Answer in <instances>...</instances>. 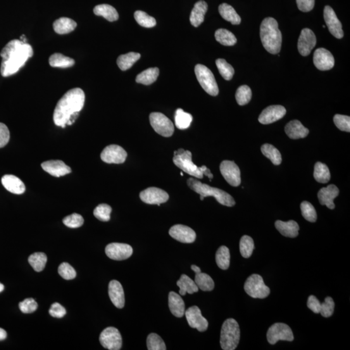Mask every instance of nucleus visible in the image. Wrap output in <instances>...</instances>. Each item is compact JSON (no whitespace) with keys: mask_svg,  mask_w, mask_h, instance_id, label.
I'll return each mask as SVG.
<instances>
[{"mask_svg":"<svg viewBox=\"0 0 350 350\" xmlns=\"http://www.w3.org/2000/svg\"><path fill=\"white\" fill-rule=\"evenodd\" d=\"M260 37L262 44L268 53L274 55L280 53L282 36L278 21L275 18L268 17L262 21Z\"/></svg>","mask_w":350,"mask_h":350,"instance_id":"obj_3","label":"nucleus"},{"mask_svg":"<svg viewBox=\"0 0 350 350\" xmlns=\"http://www.w3.org/2000/svg\"><path fill=\"white\" fill-rule=\"evenodd\" d=\"M85 101V94L79 88L69 90L59 100L53 113L55 124L65 128L72 125L82 111Z\"/></svg>","mask_w":350,"mask_h":350,"instance_id":"obj_1","label":"nucleus"},{"mask_svg":"<svg viewBox=\"0 0 350 350\" xmlns=\"http://www.w3.org/2000/svg\"><path fill=\"white\" fill-rule=\"evenodd\" d=\"M2 58L1 74L7 77L17 73L33 56L32 47L20 40L7 43L0 53Z\"/></svg>","mask_w":350,"mask_h":350,"instance_id":"obj_2","label":"nucleus"},{"mask_svg":"<svg viewBox=\"0 0 350 350\" xmlns=\"http://www.w3.org/2000/svg\"><path fill=\"white\" fill-rule=\"evenodd\" d=\"M220 171L223 177L230 185L237 187L240 184V172L239 167L233 161L225 160L221 163Z\"/></svg>","mask_w":350,"mask_h":350,"instance_id":"obj_12","label":"nucleus"},{"mask_svg":"<svg viewBox=\"0 0 350 350\" xmlns=\"http://www.w3.org/2000/svg\"><path fill=\"white\" fill-rule=\"evenodd\" d=\"M10 139V132L8 127L4 123H0V148L8 144Z\"/></svg>","mask_w":350,"mask_h":350,"instance_id":"obj_56","label":"nucleus"},{"mask_svg":"<svg viewBox=\"0 0 350 350\" xmlns=\"http://www.w3.org/2000/svg\"><path fill=\"white\" fill-rule=\"evenodd\" d=\"M266 338L269 343L273 345L279 340L291 342L294 340V335L289 326L284 323H275L269 328Z\"/></svg>","mask_w":350,"mask_h":350,"instance_id":"obj_10","label":"nucleus"},{"mask_svg":"<svg viewBox=\"0 0 350 350\" xmlns=\"http://www.w3.org/2000/svg\"><path fill=\"white\" fill-rule=\"evenodd\" d=\"M50 66L54 68H67L75 64V61L61 53H54L49 57Z\"/></svg>","mask_w":350,"mask_h":350,"instance_id":"obj_36","label":"nucleus"},{"mask_svg":"<svg viewBox=\"0 0 350 350\" xmlns=\"http://www.w3.org/2000/svg\"><path fill=\"white\" fill-rule=\"evenodd\" d=\"M147 349L149 350H166L165 342L158 335L151 333L147 339Z\"/></svg>","mask_w":350,"mask_h":350,"instance_id":"obj_49","label":"nucleus"},{"mask_svg":"<svg viewBox=\"0 0 350 350\" xmlns=\"http://www.w3.org/2000/svg\"><path fill=\"white\" fill-rule=\"evenodd\" d=\"M216 261L217 265L222 270H227L230 263V254L228 248L221 246L216 252Z\"/></svg>","mask_w":350,"mask_h":350,"instance_id":"obj_38","label":"nucleus"},{"mask_svg":"<svg viewBox=\"0 0 350 350\" xmlns=\"http://www.w3.org/2000/svg\"><path fill=\"white\" fill-rule=\"evenodd\" d=\"M109 294L111 301L117 308L121 309L125 306V294L122 285L117 280L109 283Z\"/></svg>","mask_w":350,"mask_h":350,"instance_id":"obj_24","label":"nucleus"},{"mask_svg":"<svg viewBox=\"0 0 350 350\" xmlns=\"http://www.w3.org/2000/svg\"><path fill=\"white\" fill-rule=\"evenodd\" d=\"M77 27V23L71 19L62 17L53 23V29L57 34L64 35L72 32Z\"/></svg>","mask_w":350,"mask_h":350,"instance_id":"obj_30","label":"nucleus"},{"mask_svg":"<svg viewBox=\"0 0 350 350\" xmlns=\"http://www.w3.org/2000/svg\"><path fill=\"white\" fill-rule=\"evenodd\" d=\"M111 212L112 208L110 206L106 204H101L95 208L94 215L97 220L107 222L111 220Z\"/></svg>","mask_w":350,"mask_h":350,"instance_id":"obj_50","label":"nucleus"},{"mask_svg":"<svg viewBox=\"0 0 350 350\" xmlns=\"http://www.w3.org/2000/svg\"><path fill=\"white\" fill-rule=\"evenodd\" d=\"M244 289L248 295L254 299H265L271 293V290L264 283L263 278L256 274L247 278Z\"/></svg>","mask_w":350,"mask_h":350,"instance_id":"obj_8","label":"nucleus"},{"mask_svg":"<svg viewBox=\"0 0 350 350\" xmlns=\"http://www.w3.org/2000/svg\"><path fill=\"white\" fill-rule=\"evenodd\" d=\"M314 177L318 182L322 184L329 182L331 174L328 167L322 163H316L314 170Z\"/></svg>","mask_w":350,"mask_h":350,"instance_id":"obj_42","label":"nucleus"},{"mask_svg":"<svg viewBox=\"0 0 350 350\" xmlns=\"http://www.w3.org/2000/svg\"><path fill=\"white\" fill-rule=\"evenodd\" d=\"M286 114V109L282 105L269 106L264 109L259 116V123L263 125L276 122L282 119Z\"/></svg>","mask_w":350,"mask_h":350,"instance_id":"obj_21","label":"nucleus"},{"mask_svg":"<svg viewBox=\"0 0 350 350\" xmlns=\"http://www.w3.org/2000/svg\"><path fill=\"white\" fill-rule=\"evenodd\" d=\"M58 272L61 277L66 280L74 279L77 275L75 269L68 263H61L59 266Z\"/></svg>","mask_w":350,"mask_h":350,"instance_id":"obj_53","label":"nucleus"},{"mask_svg":"<svg viewBox=\"0 0 350 350\" xmlns=\"http://www.w3.org/2000/svg\"><path fill=\"white\" fill-rule=\"evenodd\" d=\"M315 0H297L298 8L302 12H309L313 10Z\"/></svg>","mask_w":350,"mask_h":350,"instance_id":"obj_58","label":"nucleus"},{"mask_svg":"<svg viewBox=\"0 0 350 350\" xmlns=\"http://www.w3.org/2000/svg\"><path fill=\"white\" fill-rule=\"evenodd\" d=\"M251 88L247 85L240 86L235 93V99L239 105L244 106L249 103L252 98Z\"/></svg>","mask_w":350,"mask_h":350,"instance_id":"obj_45","label":"nucleus"},{"mask_svg":"<svg viewBox=\"0 0 350 350\" xmlns=\"http://www.w3.org/2000/svg\"><path fill=\"white\" fill-rule=\"evenodd\" d=\"M192 157L191 152L179 149L178 151L174 152L173 163L176 166L184 172L187 173L188 175L200 178V179L203 178L204 175H206L211 181L213 175L211 174L210 170L205 166H202L200 168L197 167L193 163Z\"/></svg>","mask_w":350,"mask_h":350,"instance_id":"obj_4","label":"nucleus"},{"mask_svg":"<svg viewBox=\"0 0 350 350\" xmlns=\"http://www.w3.org/2000/svg\"><path fill=\"white\" fill-rule=\"evenodd\" d=\"M100 343L104 348L120 350L122 347V337L116 328L109 327L101 332L99 337Z\"/></svg>","mask_w":350,"mask_h":350,"instance_id":"obj_11","label":"nucleus"},{"mask_svg":"<svg viewBox=\"0 0 350 350\" xmlns=\"http://www.w3.org/2000/svg\"><path fill=\"white\" fill-rule=\"evenodd\" d=\"M187 184L190 189L201 195V201L205 197H213L219 203L222 205L232 207L235 205V202L233 197L228 193L218 188L212 187L206 184H203L199 180L190 178L187 181Z\"/></svg>","mask_w":350,"mask_h":350,"instance_id":"obj_5","label":"nucleus"},{"mask_svg":"<svg viewBox=\"0 0 350 350\" xmlns=\"http://www.w3.org/2000/svg\"><path fill=\"white\" fill-rule=\"evenodd\" d=\"M285 131L288 137L293 140L306 138L309 132L308 128L299 120H292L288 123L285 126Z\"/></svg>","mask_w":350,"mask_h":350,"instance_id":"obj_26","label":"nucleus"},{"mask_svg":"<svg viewBox=\"0 0 350 350\" xmlns=\"http://www.w3.org/2000/svg\"><path fill=\"white\" fill-rule=\"evenodd\" d=\"M333 121L336 127L340 130L345 132H350V118L349 116L336 114L333 118Z\"/></svg>","mask_w":350,"mask_h":350,"instance_id":"obj_54","label":"nucleus"},{"mask_svg":"<svg viewBox=\"0 0 350 350\" xmlns=\"http://www.w3.org/2000/svg\"><path fill=\"white\" fill-rule=\"evenodd\" d=\"M177 285L180 288L179 293L182 296H184L186 293L192 294L199 291V288L195 281L185 275L181 276Z\"/></svg>","mask_w":350,"mask_h":350,"instance_id":"obj_31","label":"nucleus"},{"mask_svg":"<svg viewBox=\"0 0 350 350\" xmlns=\"http://www.w3.org/2000/svg\"><path fill=\"white\" fill-rule=\"evenodd\" d=\"M94 13L97 16H103L109 21L118 20L119 14L114 7L108 4L99 5L94 7Z\"/></svg>","mask_w":350,"mask_h":350,"instance_id":"obj_32","label":"nucleus"},{"mask_svg":"<svg viewBox=\"0 0 350 350\" xmlns=\"http://www.w3.org/2000/svg\"><path fill=\"white\" fill-rule=\"evenodd\" d=\"M191 268H192V270L194 271L195 274L201 273V268H200L199 267V266L193 265H192Z\"/></svg>","mask_w":350,"mask_h":350,"instance_id":"obj_61","label":"nucleus"},{"mask_svg":"<svg viewBox=\"0 0 350 350\" xmlns=\"http://www.w3.org/2000/svg\"><path fill=\"white\" fill-rule=\"evenodd\" d=\"M7 332L2 328H0V340H3L6 339Z\"/></svg>","mask_w":350,"mask_h":350,"instance_id":"obj_60","label":"nucleus"},{"mask_svg":"<svg viewBox=\"0 0 350 350\" xmlns=\"http://www.w3.org/2000/svg\"><path fill=\"white\" fill-rule=\"evenodd\" d=\"M302 216L309 222L315 223L317 220V214L314 206L308 201L302 202L301 204Z\"/></svg>","mask_w":350,"mask_h":350,"instance_id":"obj_48","label":"nucleus"},{"mask_svg":"<svg viewBox=\"0 0 350 350\" xmlns=\"http://www.w3.org/2000/svg\"><path fill=\"white\" fill-rule=\"evenodd\" d=\"M208 11V4L204 1L197 2L190 15V22L195 28L199 27L204 20V16Z\"/></svg>","mask_w":350,"mask_h":350,"instance_id":"obj_28","label":"nucleus"},{"mask_svg":"<svg viewBox=\"0 0 350 350\" xmlns=\"http://www.w3.org/2000/svg\"><path fill=\"white\" fill-rule=\"evenodd\" d=\"M149 120L152 127L158 134L164 137H170L173 134V123L163 113H152L150 114Z\"/></svg>","mask_w":350,"mask_h":350,"instance_id":"obj_9","label":"nucleus"},{"mask_svg":"<svg viewBox=\"0 0 350 350\" xmlns=\"http://www.w3.org/2000/svg\"><path fill=\"white\" fill-rule=\"evenodd\" d=\"M42 168L46 172L56 177H63L71 172L70 167L61 160H49L41 164Z\"/></svg>","mask_w":350,"mask_h":350,"instance_id":"obj_23","label":"nucleus"},{"mask_svg":"<svg viewBox=\"0 0 350 350\" xmlns=\"http://www.w3.org/2000/svg\"><path fill=\"white\" fill-rule=\"evenodd\" d=\"M49 313L50 315L56 318H63L66 315V311L65 308L60 304L54 303L51 305Z\"/></svg>","mask_w":350,"mask_h":350,"instance_id":"obj_57","label":"nucleus"},{"mask_svg":"<svg viewBox=\"0 0 350 350\" xmlns=\"http://www.w3.org/2000/svg\"><path fill=\"white\" fill-rule=\"evenodd\" d=\"M307 305H308V308L311 309L313 313H320L321 303L313 295L309 296Z\"/></svg>","mask_w":350,"mask_h":350,"instance_id":"obj_59","label":"nucleus"},{"mask_svg":"<svg viewBox=\"0 0 350 350\" xmlns=\"http://www.w3.org/2000/svg\"><path fill=\"white\" fill-rule=\"evenodd\" d=\"M169 308L176 317L182 318L185 314V304L179 294L175 292L169 294Z\"/></svg>","mask_w":350,"mask_h":350,"instance_id":"obj_27","label":"nucleus"},{"mask_svg":"<svg viewBox=\"0 0 350 350\" xmlns=\"http://www.w3.org/2000/svg\"><path fill=\"white\" fill-rule=\"evenodd\" d=\"M2 183L7 191L12 194L21 195L25 191V186L20 178L13 175H6L2 178Z\"/></svg>","mask_w":350,"mask_h":350,"instance_id":"obj_25","label":"nucleus"},{"mask_svg":"<svg viewBox=\"0 0 350 350\" xmlns=\"http://www.w3.org/2000/svg\"><path fill=\"white\" fill-rule=\"evenodd\" d=\"M171 237L183 244H192L196 239V233L191 228L182 225L173 226L169 231Z\"/></svg>","mask_w":350,"mask_h":350,"instance_id":"obj_20","label":"nucleus"},{"mask_svg":"<svg viewBox=\"0 0 350 350\" xmlns=\"http://www.w3.org/2000/svg\"><path fill=\"white\" fill-rule=\"evenodd\" d=\"M339 194V190L336 185L331 184L328 187H323L318 193V198L321 205H325L328 208L333 209L335 208L334 199Z\"/></svg>","mask_w":350,"mask_h":350,"instance_id":"obj_22","label":"nucleus"},{"mask_svg":"<svg viewBox=\"0 0 350 350\" xmlns=\"http://www.w3.org/2000/svg\"><path fill=\"white\" fill-rule=\"evenodd\" d=\"M240 329L239 325L233 318H228L221 328L220 343L224 350H234L239 344Z\"/></svg>","mask_w":350,"mask_h":350,"instance_id":"obj_6","label":"nucleus"},{"mask_svg":"<svg viewBox=\"0 0 350 350\" xmlns=\"http://www.w3.org/2000/svg\"><path fill=\"white\" fill-rule=\"evenodd\" d=\"M195 73L197 80L204 91L210 96H218L220 90L211 71L202 64H197L195 67Z\"/></svg>","mask_w":350,"mask_h":350,"instance_id":"obj_7","label":"nucleus"},{"mask_svg":"<svg viewBox=\"0 0 350 350\" xmlns=\"http://www.w3.org/2000/svg\"><path fill=\"white\" fill-rule=\"evenodd\" d=\"M219 11H220L221 16L225 20L230 21L233 25L240 24L241 19L235 9L230 5L227 4H221L219 7Z\"/></svg>","mask_w":350,"mask_h":350,"instance_id":"obj_33","label":"nucleus"},{"mask_svg":"<svg viewBox=\"0 0 350 350\" xmlns=\"http://www.w3.org/2000/svg\"><path fill=\"white\" fill-rule=\"evenodd\" d=\"M315 67L321 71L330 70L335 65V59L330 51L325 48L316 50L313 56Z\"/></svg>","mask_w":350,"mask_h":350,"instance_id":"obj_19","label":"nucleus"},{"mask_svg":"<svg viewBox=\"0 0 350 350\" xmlns=\"http://www.w3.org/2000/svg\"><path fill=\"white\" fill-rule=\"evenodd\" d=\"M19 308L23 313H32L37 310L38 304L33 299H27L19 304Z\"/></svg>","mask_w":350,"mask_h":350,"instance_id":"obj_55","label":"nucleus"},{"mask_svg":"<svg viewBox=\"0 0 350 350\" xmlns=\"http://www.w3.org/2000/svg\"><path fill=\"white\" fill-rule=\"evenodd\" d=\"M140 197L145 203L156 204L158 206L165 203L169 200L168 193L155 187H149L144 190L140 193Z\"/></svg>","mask_w":350,"mask_h":350,"instance_id":"obj_16","label":"nucleus"},{"mask_svg":"<svg viewBox=\"0 0 350 350\" xmlns=\"http://www.w3.org/2000/svg\"><path fill=\"white\" fill-rule=\"evenodd\" d=\"M275 227L283 236L294 238L299 235L300 227L296 221H289L283 222L280 220L276 221Z\"/></svg>","mask_w":350,"mask_h":350,"instance_id":"obj_29","label":"nucleus"},{"mask_svg":"<svg viewBox=\"0 0 350 350\" xmlns=\"http://www.w3.org/2000/svg\"><path fill=\"white\" fill-rule=\"evenodd\" d=\"M335 302L332 298L326 297L325 302L321 304L320 313L325 318H329L334 313Z\"/></svg>","mask_w":350,"mask_h":350,"instance_id":"obj_52","label":"nucleus"},{"mask_svg":"<svg viewBox=\"0 0 350 350\" xmlns=\"http://www.w3.org/2000/svg\"><path fill=\"white\" fill-rule=\"evenodd\" d=\"M63 223L69 228H77L83 226L84 219L79 214L73 213L64 218Z\"/></svg>","mask_w":350,"mask_h":350,"instance_id":"obj_51","label":"nucleus"},{"mask_svg":"<svg viewBox=\"0 0 350 350\" xmlns=\"http://www.w3.org/2000/svg\"><path fill=\"white\" fill-rule=\"evenodd\" d=\"M105 253L109 258L113 260H125L132 256L133 249L129 245L113 243L107 245Z\"/></svg>","mask_w":350,"mask_h":350,"instance_id":"obj_14","label":"nucleus"},{"mask_svg":"<svg viewBox=\"0 0 350 350\" xmlns=\"http://www.w3.org/2000/svg\"><path fill=\"white\" fill-rule=\"evenodd\" d=\"M158 68H151L142 71L137 75L136 82L140 84L150 85L156 82L159 75Z\"/></svg>","mask_w":350,"mask_h":350,"instance_id":"obj_34","label":"nucleus"},{"mask_svg":"<svg viewBox=\"0 0 350 350\" xmlns=\"http://www.w3.org/2000/svg\"><path fill=\"white\" fill-rule=\"evenodd\" d=\"M193 117L191 114L185 113L182 109L176 111L175 116V125L178 129L184 130L191 125Z\"/></svg>","mask_w":350,"mask_h":350,"instance_id":"obj_41","label":"nucleus"},{"mask_svg":"<svg viewBox=\"0 0 350 350\" xmlns=\"http://www.w3.org/2000/svg\"><path fill=\"white\" fill-rule=\"evenodd\" d=\"M240 252L244 258H249L252 256L254 249L253 239L249 235H244L240 240Z\"/></svg>","mask_w":350,"mask_h":350,"instance_id":"obj_44","label":"nucleus"},{"mask_svg":"<svg viewBox=\"0 0 350 350\" xmlns=\"http://www.w3.org/2000/svg\"><path fill=\"white\" fill-rule=\"evenodd\" d=\"M324 18L331 34L337 39H342L344 37L342 23L338 19L334 10L330 6L325 7L324 10Z\"/></svg>","mask_w":350,"mask_h":350,"instance_id":"obj_17","label":"nucleus"},{"mask_svg":"<svg viewBox=\"0 0 350 350\" xmlns=\"http://www.w3.org/2000/svg\"><path fill=\"white\" fill-rule=\"evenodd\" d=\"M261 150L263 155L270 159L274 165L278 166L282 163V155L280 151L273 145L264 144L262 145Z\"/></svg>","mask_w":350,"mask_h":350,"instance_id":"obj_40","label":"nucleus"},{"mask_svg":"<svg viewBox=\"0 0 350 350\" xmlns=\"http://www.w3.org/2000/svg\"><path fill=\"white\" fill-rule=\"evenodd\" d=\"M28 261L35 271L41 272L46 266L47 256L42 252H36L29 257Z\"/></svg>","mask_w":350,"mask_h":350,"instance_id":"obj_43","label":"nucleus"},{"mask_svg":"<svg viewBox=\"0 0 350 350\" xmlns=\"http://www.w3.org/2000/svg\"><path fill=\"white\" fill-rule=\"evenodd\" d=\"M134 18L138 23H139V25L144 28H151L156 25L155 19L148 15L144 11H136L134 13Z\"/></svg>","mask_w":350,"mask_h":350,"instance_id":"obj_47","label":"nucleus"},{"mask_svg":"<svg viewBox=\"0 0 350 350\" xmlns=\"http://www.w3.org/2000/svg\"><path fill=\"white\" fill-rule=\"evenodd\" d=\"M140 57L141 55L134 52L121 55L117 59V64L121 70L126 71L132 67L136 62L139 60Z\"/></svg>","mask_w":350,"mask_h":350,"instance_id":"obj_35","label":"nucleus"},{"mask_svg":"<svg viewBox=\"0 0 350 350\" xmlns=\"http://www.w3.org/2000/svg\"><path fill=\"white\" fill-rule=\"evenodd\" d=\"M217 67L220 71V74L225 80L232 79L234 75V69L223 59H219L216 60Z\"/></svg>","mask_w":350,"mask_h":350,"instance_id":"obj_46","label":"nucleus"},{"mask_svg":"<svg viewBox=\"0 0 350 350\" xmlns=\"http://www.w3.org/2000/svg\"><path fill=\"white\" fill-rule=\"evenodd\" d=\"M185 317L190 327L195 328L200 332H204L208 329V322L202 315L201 309L197 306H192L185 311Z\"/></svg>","mask_w":350,"mask_h":350,"instance_id":"obj_15","label":"nucleus"},{"mask_svg":"<svg viewBox=\"0 0 350 350\" xmlns=\"http://www.w3.org/2000/svg\"><path fill=\"white\" fill-rule=\"evenodd\" d=\"M195 282L199 289L203 291H211L215 287L212 278L206 273H199L196 274L195 277Z\"/></svg>","mask_w":350,"mask_h":350,"instance_id":"obj_39","label":"nucleus"},{"mask_svg":"<svg viewBox=\"0 0 350 350\" xmlns=\"http://www.w3.org/2000/svg\"><path fill=\"white\" fill-rule=\"evenodd\" d=\"M215 37L217 41L220 42L223 46H232L237 43L235 36L230 31L225 30V29H220V30H217Z\"/></svg>","mask_w":350,"mask_h":350,"instance_id":"obj_37","label":"nucleus"},{"mask_svg":"<svg viewBox=\"0 0 350 350\" xmlns=\"http://www.w3.org/2000/svg\"><path fill=\"white\" fill-rule=\"evenodd\" d=\"M4 290V285L0 283V292H2Z\"/></svg>","mask_w":350,"mask_h":350,"instance_id":"obj_62","label":"nucleus"},{"mask_svg":"<svg viewBox=\"0 0 350 350\" xmlns=\"http://www.w3.org/2000/svg\"><path fill=\"white\" fill-rule=\"evenodd\" d=\"M127 156V152L118 145H109L101 154L102 160L107 164H123L125 163Z\"/></svg>","mask_w":350,"mask_h":350,"instance_id":"obj_13","label":"nucleus"},{"mask_svg":"<svg viewBox=\"0 0 350 350\" xmlns=\"http://www.w3.org/2000/svg\"><path fill=\"white\" fill-rule=\"evenodd\" d=\"M316 44V38L313 31L308 28L303 29L298 42V49L301 56H308Z\"/></svg>","mask_w":350,"mask_h":350,"instance_id":"obj_18","label":"nucleus"}]
</instances>
